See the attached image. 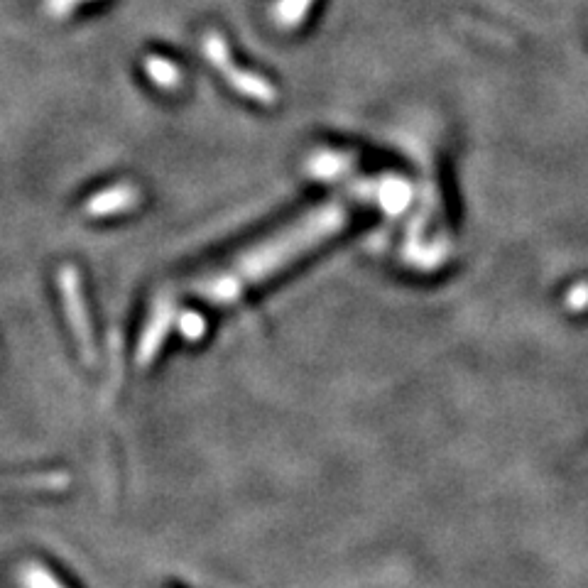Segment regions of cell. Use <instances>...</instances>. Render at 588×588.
Wrapping results in <instances>:
<instances>
[{
  "label": "cell",
  "instance_id": "obj_1",
  "mask_svg": "<svg viewBox=\"0 0 588 588\" xmlns=\"http://www.w3.org/2000/svg\"><path fill=\"white\" fill-rule=\"evenodd\" d=\"M348 223V209L341 201L319 206L309 211L297 223L287 226L277 236L265 238L253 248L238 255L226 268L216 270L214 275H206L201 280H194L187 287L192 297L204 299L209 304H228L236 302L248 287L260 285L268 277L280 272L282 268L294 263L309 248L326 241L329 236L339 233Z\"/></svg>",
  "mask_w": 588,
  "mask_h": 588
},
{
  "label": "cell",
  "instance_id": "obj_2",
  "mask_svg": "<svg viewBox=\"0 0 588 588\" xmlns=\"http://www.w3.org/2000/svg\"><path fill=\"white\" fill-rule=\"evenodd\" d=\"M201 47H204V54H206V59L211 62V67L219 69V72L226 76L228 84H231L238 94L250 98V101L263 103V106H272V103H277L275 86H272L270 81H265L263 76H258L253 72H245V69L238 67V64L231 59V52H228L226 40H223L219 32H214V30L206 32Z\"/></svg>",
  "mask_w": 588,
  "mask_h": 588
},
{
  "label": "cell",
  "instance_id": "obj_3",
  "mask_svg": "<svg viewBox=\"0 0 588 588\" xmlns=\"http://www.w3.org/2000/svg\"><path fill=\"white\" fill-rule=\"evenodd\" d=\"M59 290H62V302L67 309L69 326L74 331V339L79 343V351L84 363L94 366L96 363V346H94V329H91L89 309L84 302V290H81V275L74 265H62L57 272Z\"/></svg>",
  "mask_w": 588,
  "mask_h": 588
},
{
  "label": "cell",
  "instance_id": "obj_4",
  "mask_svg": "<svg viewBox=\"0 0 588 588\" xmlns=\"http://www.w3.org/2000/svg\"><path fill=\"white\" fill-rule=\"evenodd\" d=\"M174 321H177V307H174V302L172 299H160L157 307L152 309L150 319H147L143 336H140V346H138L140 366H147V363L157 356V351H160V346L165 343L167 334L172 331Z\"/></svg>",
  "mask_w": 588,
  "mask_h": 588
},
{
  "label": "cell",
  "instance_id": "obj_5",
  "mask_svg": "<svg viewBox=\"0 0 588 588\" xmlns=\"http://www.w3.org/2000/svg\"><path fill=\"white\" fill-rule=\"evenodd\" d=\"M140 189L130 182H121L113 184V187L101 189L91 196L89 201L84 204V214L89 219H106V216L113 214H125V211L135 209L140 204Z\"/></svg>",
  "mask_w": 588,
  "mask_h": 588
},
{
  "label": "cell",
  "instance_id": "obj_6",
  "mask_svg": "<svg viewBox=\"0 0 588 588\" xmlns=\"http://www.w3.org/2000/svg\"><path fill=\"white\" fill-rule=\"evenodd\" d=\"M145 72L150 76L152 84L160 86V89H177V86L182 84V72H179V67L165 57L150 54V57L145 59Z\"/></svg>",
  "mask_w": 588,
  "mask_h": 588
},
{
  "label": "cell",
  "instance_id": "obj_7",
  "mask_svg": "<svg viewBox=\"0 0 588 588\" xmlns=\"http://www.w3.org/2000/svg\"><path fill=\"white\" fill-rule=\"evenodd\" d=\"M314 0H280L272 10V18L277 20V25L282 27H294L304 20L307 10L312 8Z\"/></svg>",
  "mask_w": 588,
  "mask_h": 588
},
{
  "label": "cell",
  "instance_id": "obj_8",
  "mask_svg": "<svg viewBox=\"0 0 588 588\" xmlns=\"http://www.w3.org/2000/svg\"><path fill=\"white\" fill-rule=\"evenodd\" d=\"M18 584L23 588H64L45 566L37 564H27L18 571Z\"/></svg>",
  "mask_w": 588,
  "mask_h": 588
},
{
  "label": "cell",
  "instance_id": "obj_9",
  "mask_svg": "<svg viewBox=\"0 0 588 588\" xmlns=\"http://www.w3.org/2000/svg\"><path fill=\"white\" fill-rule=\"evenodd\" d=\"M177 324H179V331H182L184 339L189 341H196L204 336V329H206V321L199 317V314L194 312H184L177 317Z\"/></svg>",
  "mask_w": 588,
  "mask_h": 588
},
{
  "label": "cell",
  "instance_id": "obj_10",
  "mask_svg": "<svg viewBox=\"0 0 588 588\" xmlns=\"http://www.w3.org/2000/svg\"><path fill=\"white\" fill-rule=\"evenodd\" d=\"M84 3H89V0H45V10L52 18H64V15H69L74 8Z\"/></svg>",
  "mask_w": 588,
  "mask_h": 588
},
{
  "label": "cell",
  "instance_id": "obj_11",
  "mask_svg": "<svg viewBox=\"0 0 588 588\" xmlns=\"http://www.w3.org/2000/svg\"><path fill=\"white\" fill-rule=\"evenodd\" d=\"M569 307L571 309H586L588 307V285L586 282H581V285H576L574 290L569 292Z\"/></svg>",
  "mask_w": 588,
  "mask_h": 588
}]
</instances>
